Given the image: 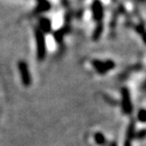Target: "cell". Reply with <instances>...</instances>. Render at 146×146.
Listing matches in <instances>:
<instances>
[{
  "label": "cell",
  "mask_w": 146,
  "mask_h": 146,
  "mask_svg": "<svg viewBox=\"0 0 146 146\" xmlns=\"http://www.w3.org/2000/svg\"><path fill=\"white\" fill-rule=\"evenodd\" d=\"M38 50L39 58H42L44 55V41H43V37L41 34L38 35Z\"/></svg>",
  "instance_id": "4"
},
{
  "label": "cell",
  "mask_w": 146,
  "mask_h": 146,
  "mask_svg": "<svg viewBox=\"0 0 146 146\" xmlns=\"http://www.w3.org/2000/svg\"><path fill=\"white\" fill-rule=\"evenodd\" d=\"M94 139H95L96 143L99 145H103L106 143V138L104 137L103 134H101V133H95Z\"/></svg>",
  "instance_id": "5"
},
{
  "label": "cell",
  "mask_w": 146,
  "mask_h": 146,
  "mask_svg": "<svg viewBox=\"0 0 146 146\" xmlns=\"http://www.w3.org/2000/svg\"><path fill=\"white\" fill-rule=\"evenodd\" d=\"M135 122L131 121L130 123L128 125L126 130V134H125V143L123 146H132V141L135 138Z\"/></svg>",
  "instance_id": "2"
},
{
  "label": "cell",
  "mask_w": 146,
  "mask_h": 146,
  "mask_svg": "<svg viewBox=\"0 0 146 146\" xmlns=\"http://www.w3.org/2000/svg\"><path fill=\"white\" fill-rule=\"evenodd\" d=\"M122 110L123 112L129 115L132 113L133 105L131 102V97H130V92L127 88L122 89Z\"/></svg>",
  "instance_id": "1"
},
{
  "label": "cell",
  "mask_w": 146,
  "mask_h": 146,
  "mask_svg": "<svg viewBox=\"0 0 146 146\" xmlns=\"http://www.w3.org/2000/svg\"><path fill=\"white\" fill-rule=\"evenodd\" d=\"M110 146H117V143H116L115 141H113V142H111Z\"/></svg>",
  "instance_id": "8"
},
{
  "label": "cell",
  "mask_w": 146,
  "mask_h": 146,
  "mask_svg": "<svg viewBox=\"0 0 146 146\" xmlns=\"http://www.w3.org/2000/svg\"><path fill=\"white\" fill-rule=\"evenodd\" d=\"M135 138L138 139H142L146 138V130L143 129V130H141V131L138 132V133H136V134H135Z\"/></svg>",
  "instance_id": "7"
},
{
  "label": "cell",
  "mask_w": 146,
  "mask_h": 146,
  "mask_svg": "<svg viewBox=\"0 0 146 146\" xmlns=\"http://www.w3.org/2000/svg\"><path fill=\"white\" fill-rule=\"evenodd\" d=\"M138 120L141 123H146V110L141 108L138 112Z\"/></svg>",
  "instance_id": "6"
},
{
  "label": "cell",
  "mask_w": 146,
  "mask_h": 146,
  "mask_svg": "<svg viewBox=\"0 0 146 146\" xmlns=\"http://www.w3.org/2000/svg\"><path fill=\"white\" fill-rule=\"evenodd\" d=\"M19 69L22 73V79H23V82L26 86H29L30 84V76L29 73V70H27V65L24 62H20L19 63Z\"/></svg>",
  "instance_id": "3"
}]
</instances>
